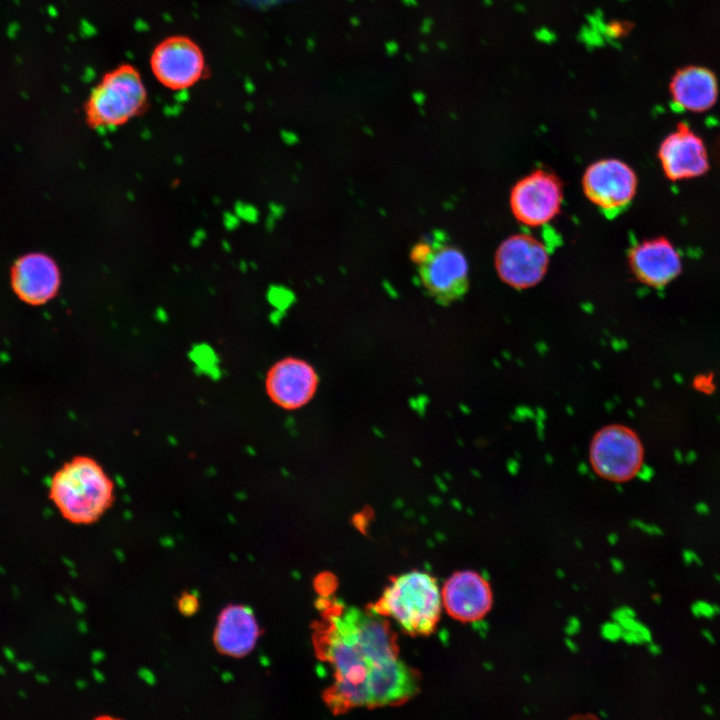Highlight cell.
<instances>
[{"instance_id": "6da1fadb", "label": "cell", "mask_w": 720, "mask_h": 720, "mask_svg": "<svg viewBox=\"0 0 720 720\" xmlns=\"http://www.w3.org/2000/svg\"><path fill=\"white\" fill-rule=\"evenodd\" d=\"M314 643L319 657L334 670V683L323 698L336 714L355 688L383 664L399 658L396 635L384 617L355 607L327 610Z\"/></svg>"}, {"instance_id": "7a4b0ae2", "label": "cell", "mask_w": 720, "mask_h": 720, "mask_svg": "<svg viewBox=\"0 0 720 720\" xmlns=\"http://www.w3.org/2000/svg\"><path fill=\"white\" fill-rule=\"evenodd\" d=\"M49 498L65 520L76 525H90L113 506L116 486L98 460L77 455L52 476Z\"/></svg>"}, {"instance_id": "3957f363", "label": "cell", "mask_w": 720, "mask_h": 720, "mask_svg": "<svg viewBox=\"0 0 720 720\" xmlns=\"http://www.w3.org/2000/svg\"><path fill=\"white\" fill-rule=\"evenodd\" d=\"M442 607L434 577L412 571L394 578L369 610L392 617L410 635L426 636L435 630Z\"/></svg>"}, {"instance_id": "277c9868", "label": "cell", "mask_w": 720, "mask_h": 720, "mask_svg": "<svg viewBox=\"0 0 720 720\" xmlns=\"http://www.w3.org/2000/svg\"><path fill=\"white\" fill-rule=\"evenodd\" d=\"M147 91L138 70L123 64L106 73L85 105L88 123L111 128L125 124L144 111Z\"/></svg>"}, {"instance_id": "5b68a950", "label": "cell", "mask_w": 720, "mask_h": 720, "mask_svg": "<svg viewBox=\"0 0 720 720\" xmlns=\"http://www.w3.org/2000/svg\"><path fill=\"white\" fill-rule=\"evenodd\" d=\"M635 171L619 159H601L584 172L582 186L585 196L607 218L623 213L637 192Z\"/></svg>"}, {"instance_id": "8992f818", "label": "cell", "mask_w": 720, "mask_h": 720, "mask_svg": "<svg viewBox=\"0 0 720 720\" xmlns=\"http://www.w3.org/2000/svg\"><path fill=\"white\" fill-rule=\"evenodd\" d=\"M590 458L594 470L601 477L623 482L639 471L643 461V446L632 430L612 425L594 436Z\"/></svg>"}, {"instance_id": "52a82bcc", "label": "cell", "mask_w": 720, "mask_h": 720, "mask_svg": "<svg viewBox=\"0 0 720 720\" xmlns=\"http://www.w3.org/2000/svg\"><path fill=\"white\" fill-rule=\"evenodd\" d=\"M563 190L553 173L538 169L521 178L510 193V208L524 225L537 227L549 223L560 212Z\"/></svg>"}, {"instance_id": "ba28073f", "label": "cell", "mask_w": 720, "mask_h": 720, "mask_svg": "<svg viewBox=\"0 0 720 720\" xmlns=\"http://www.w3.org/2000/svg\"><path fill=\"white\" fill-rule=\"evenodd\" d=\"M549 255L544 244L528 234H515L505 239L495 255L498 276L513 288L525 289L544 277Z\"/></svg>"}, {"instance_id": "9c48e42d", "label": "cell", "mask_w": 720, "mask_h": 720, "mask_svg": "<svg viewBox=\"0 0 720 720\" xmlns=\"http://www.w3.org/2000/svg\"><path fill=\"white\" fill-rule=\"evenodd\" d=\"M150 66L156 79L173 90L193 86L205 73V59L200 47L181 35L161 41L152 52Z\"/></svg>"}, {"instance_id": "30bf717a", "label": "cell", "mask_w": 720, "mask_h": 720, "mask_svg": "<svg viewBox=\"0 0 720 720\" xmlns=\"http://www.w3.org/2000/svg\"><path fill=\"white\" fill-rule=\"evenodd\" d=\"M657 156L664 175L673 182L701 177L710 169L703 139L685 123H679L666 135Z\"/></svg>"}, {"instance_id": "8fae6325", "label": "cell", "mask_w": 720, "mask_h": 720, "mask_svg": "<svg viewBox=\"0 0 720 720\" xmlns=\"http://www.w3.org/2000/svg\"><path fill=\"white\" fill-rule=\"evenodd\" d=\"M318 374L307 361L286 357L276 361L266 372L264 388L276 406L295 410L306 405L315 395Z\"/></svg>"}, {"instance_id": "7c38bea8", "label": "cell", "mask_w": 720, "mask_h": 720, "mask_svg": "<svg viewBox=\"0 0 720 720\" xmlns=\"http://www.w3.org/2000/svg\"><path fill=\"white\" fill-rule=\"evenodd\" d=\"M441 595L446 612L462 623L484 619L494 605V592L489 580L470 569L453 573L446 580Z\"/></svg>"}, {"instance_id": "4fadbf2b", "label": "cell", "mask_w": 720, "mask_h": 720, "mask_svg": "<svg viewBox=\"0 0 720 720\" xmlns=\"http://www.w3.org/2000/svg\"><path fill=\"white\" fill-rule=\"evenodd\" d=\"M433 247L432 255L421 265L420 278L439 303L449 304L468 290V261L460 249L445 242Z\"/></svg>"}, {"instance_id": "5bb4252c", "label": "cell", "mask_w": 720, "mask_h": 720, "mask_svg": "<svg viewBox=\"0 0 720 720\" xmlns=\"http://www.w3.org/2000/svg\"><path fill=\"white\" fill-rule=\"evenodd\" d=\"M628 262L635 278L652 288H662L682 272V257L666 237L658 236L632 246Z\"/></svg>"}, {"instance_id": "9a60e30c", "label": "cell", "mask_w": 720, "mask_h": 720, "mask_svg": "<svg viewBox=\"0 0 720 720\" xmlns=\"http://www.w3.org/2000/svg\"><path fill=\"white\" fill-rule=\"evenodd\" d=\"M259 635L253 611L242 604H229L217 616L212 640L220 654L241 658L255 648Z\"/></svg>"}, {"instance_id": "2e32d148", "label": "cell", "mask_w": 720, "mask_h": 720, "mask_svg": "<svg viewBox=\"0 0 720 720\" xmlns=\"http://www.w3.org/2000/svg\"><path fill=\"white\" fill-rule=\"evenodd\" d=\"M669 94L674 106L682 111L703 113L717 102L719 85L712 70L701 65H686L672 75Z\"/></svg>"}, {"instance_id": "e0dca14e", "label": "cell", "mask_w": 720, "mask_h": 720, "mask_svg": "<svg viewBox=\"0 0 720 720\" xmlns=\"http://www.w3.org/2000/svg\"><path fill=\"white\" fill-rule=\"evenodd\" d=\"M12 286L23 301L38 305L53 298L60 285L56 263L43 254L21 257L12 269Z\"/></svg>"}, {"instance_id": "ac0fdd59", "label": "cell", "mask_w": 720, "mask_h": 720, "mask_svg": "<svg viewBox=\"0 0 720 720\" xmlns=\"http://www.w3.org/2000/svg\"><path fill=\"white\" fill-rule=\"evenodd\" d=\"M631 29V23L621 20H613L606 24L604 32L611 39H620L625 37Z\"/></svg>"}, {"instance_id": "d6986e66", "label": "cell", "mask_w": 720, "mask_h": 720, "mask_svg": "<svg viewBox=\"0 0 720 720\" xmlns=\"http://www.w3.org/2000/svg\"><path fill=\"white\" fill-rule=\"evenodd\" d=\"M434 247L430 242L421 241L411 250L410 257L416 264H424L432 255Z\"/></svg>"}, {"instance_id": "ffe728a7", "label": "cell", "mask_w": 720, "mask_h": 720, "mask_svg": "<svg viewBox=\"0 0 720 720\" xmlns=\"http://www.w3.org/2000/svg\"><path fill=\"white\" fill-rule=\"evenodd\" d=\"M691 612L697 618H712L714 615L720 613V606L716 604H710L706 601L698 600L692 604Z\"/></svg>"}, {"instance_id": "44dd1931", "label": "cell", "mask_w": 720, "mask_h": 720, "mask_svg": "<svg viewBox=\"0 0 720 720\" xmlns=\"http://www.w3.org/2000/svg\"><path fill=\"white\" fill-rule=\"evenodd\" d=\"M199 602L197 597L191 593H183L178 599V609L184 615H191L198 609Z\"/></svg>"}, {"instance_id": "7402d4cb", "label": "cell", "mask_w": 720, "mask_h": 720, "mask_svg": "<svg viewBox=\"0 0 720 720\" xmlns=\"http://www.w3.org/2000/svg\"><path fill=\"white\" fill-rule=\"evenodd\" d=\"M271 296L273 301H275L279 306L286 307L294 300L293 293L284 287H277L273 288L271 291Z\"/></svg>"}, {"instance_id": "603a6c76", "label": "cell", "mask_w": 720, "mask_h": 720, "mask_svg": "<svg viewBox=\"0 0 720 720\" xmlns=\"http://www.w3.org/2000/svg\"><path fill=\"white\" fill-rule=\"evenodd\" d=\"M682 556H683V560L686 564H692V563H697L698 565L702 564L699 556L692 550H684Z\"/></svg>"}, {"instance_id": "cb8c5ba5", "label": "cell", "mask_w": 720, "mask_h": 720, "mask_svg": "<svg viewBox=\"0 0 720 720\" xmlns=\"http://www.w3.org/2000/svg\"><path fill=\"white\" fill-rule=\"evenodd\" d=\"M702 635L704 636V638H705L707 641H709V642H711V643H714V637H713V635H712V632H710V631H708V630H703V631H702Z\"/></svg>"}, {"instance_id": "d4e9b609", "label": "cell", "mask_w": 720, "mask_h": 720, "mask_svg": "<svg viewBox=\"0 0 720 720\" xmlns=\"http://www.w3.org/2000/svg\"><path fill=\"white\" fill-rule=\"evenodd\" d=\"M703 711H704L705 714H707V715H713V713H714V712H713V709H712L710 706H704V707H703Z\"/></svg>"}, {"instance_id": "484cf974", "label": "cell", "mask_w": 720, "mask_h": 720, "mask_svg": "<svg viewBox=\"0 0 720 720\" xmlns=\"http://www.w3.org/2000/svg\"><path fill=\"white\" fill-rule=\"evenodd\" d=\"M698 691L703 694V693L706 692V687H705L704 685H699V686H698Z\"/></svg>"}, {"instance_id": "4316f807", "label": "cell", "mask_w": 720, "mask_h": 720, "mask_svg": "<svg viewBox=\"0 0 720 720\" xmlns=\"http://www.w3.org/2000/svg\"><path fill=\"white\" fill-rule=\"evenodd\" d=\"M651 650H652L654 653H658V652H659V648L656 647V646H653Z\"/></svg>"}, {"instance_id": "83f0119b", "label": "cell", "mask_w": 720, "mask_h": 720, "mask_svg": "<svg viewBox=\"0 0 720 720\" xmlns=\"http://www.w3.org/2000/svg\"><path fill=\"white\" fill-rule=\"evenodd\" d=\"M714 578L718 583H720V575L719 574H715Z\"/></svg>"}]
</instances>
